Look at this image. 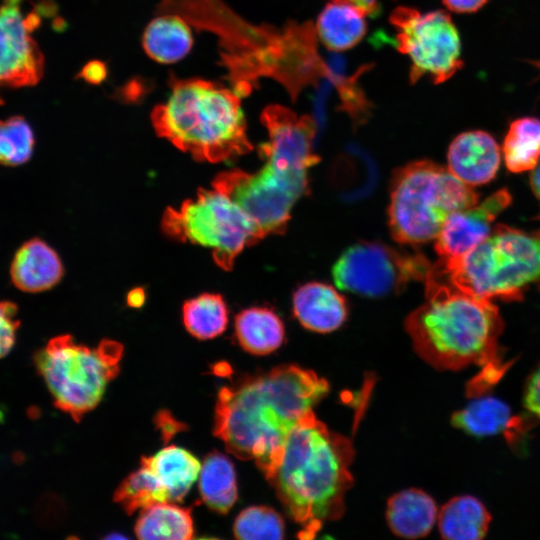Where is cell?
Returning <instances> with one entry per match:
<instances>
[{
  "mask_svg": "<svg viewBox=\"0 0 540 540\" xmlns=\"http://www.w3.org/2000/svg\"><path fill=\"white\" fill-rule=\"evenodd\" d=\"M328 392L327 380L293 364L246 376L219 390L213 433L268 479L289 434Z\"/></svg>",
  "mask_w": 540,
  "mask_h": 540,
  "instance_id": "obj_1",
  "label": "cell"
},
{
  "mask_svg": "<svg viewBox=\"0 0 540 540\" xmlns=\"http://www.w3.org/2000/svg\"><path fill=\"white\" fill-rule=\"evenodd\" d=\"M351 439L328 429L314 411L289 434L280 459L267 479L300 537L313 538L327 521L339 519L353 484Z\"/></svg>",
  "mask_w": 540,
  "mask_h": 540,
  "instance_id": "obj_2",
  "label": "cell"
},
{
  "mask_svg": "<svg viewBox=\"0 0 540 540\" xmlns=\"http://www.w3.org/2000/svg\"><path fill=\"white\" fill-rule=\"evenodd\" d=\"M424 282L425 301L405 320L418 356L438 370L496 366L504 327L497 306L456 288L433 265Z\"/></svg>",
  "mask_w": 540,
  "mask_h": 540,
  "instance_id": "obj_3",
  "label": "cell"
},
{
  "mask_svg": "<svg viewBox=\"0 0 540 540\" xmlns=\"http://www.w3.org/2000/svg\"><path fill=\"white\" fill-rule=\"evenodd\" d=\"M151 121L160 137L198 161L218 163L253 148L238 95L205 80L175 81Z\"/></svg>",
  "mask_w": 540,
  "mask_h": 540,
  "instance_id": "obj_4",
  "label": "cell"
},
{
  "mask_svg": "<svg viewBox=\"0 0 540 540\" xmlns=\"http://www.w3.org/2000/svg\"><path fill=\"white\" fill-rule=\"evenodd\" d=\"M479 196L448 168L428 160L398 169L390 186L389 228L395 241L419 245L435 239L453 212L478 203Z\"/></svg>",
  "mask_w": 540,
  "mask_h": 540,
  "instance_id": "obj_5",
  "label": "cell"
},
{
  "mask_svg": "<svg viewBox=\"0 0 540 540\" xmlns=\"http://www.w3.org/2000/svg\"><path fill=\"white\" fill-rule=\"evenodd\" d=\"M435 268L456 288L476 297L519 300L540 279V238L505 225L461 257Z\"/></svg>",
  "mask_w": 540,
  "mask_h": 540,
  "instance_id": "obj_6",
  "label": "cell"
},
{
  "mask_svg": "<svg viewBox=\"0 0 540 540\" xmlns=\"http://www.w3.org/2000/svg\"><path fill=\"white\" fill-rule=\"evenodd\" d=\"M122 355V344L114 340L90 348L65 334L50 339L34 361L54 405L78 422L100 403L119 373Z\"/></svg>",
  "mask_w": 540,
  "mask_h": 540,
  "instance_id": "obj_7",
  "label": "cell"
},
{
  "mask_svg": "<svg viewBox=\"0 0 540 540\" xmlns=\"http://www.w3.org/2000/svg\"><path fill=\"white\" fill-rule=\"evenodd\" d=\"M162 228L176 240L210 248L215 263L224 270L232 269L246 246L265 237L236 202L215 188H200L194 199L167 208Z\"/></svg>",
  "mask_w": 540,
  "mask_h": 540,
  "instance_id": "obj_8",
  "label": "cell"
},
{
  "mask_svg": "<svg viewBox=\"0 0 540 540\" xmlns=\"http://www.w3.org/2000/svg\"><path fill=\"white\" fill-rule=\"evenodd\" d=\"M396 31V48L411 61L410 82L429 76L434 84L449 80L464 63L459 31L444 10L422 13L399 6L389 17Z\"/></svg>",
  "mask_w": 540,
  "mask_h": 540,
  "instance_id": "obj_9",
  "label": "cell"
},
{
  "mask_svg": "<svg viewBox=\"0 0 540 540\" xmlns=\"http://www.w3.org/2000/svg\"><path fill=\"white\" fill-rule=\"evenodd\" d=\"M422 254L398 251L381 243L348 248L333 267L337 286L368 297L399 292L412 281H425L431 268Z\"/></svg>",
  "mask_w": 540,
  "mask_h": 540,
  "instance_id": "obj_10",
  "label": "cell"
},
{
  "mask_svg": "<svg viewBox=\"0 0 540 540\" xmlns=\"http://www.w3.org/2000/svg\"><path fill=\"white\" fill-rule=\"evenodd\" d=\"M21 1L0 5V89L34 85L43 74V55L30 37Z\"/></svg>",
  "mask_w": 540,
  "mask_h": 540,
  "instance_id": "obj_11",
  "label": "cell"
},
{
  "mask_svg": "<svg viewBox=\"0 0 540 540\" xmlns=\"http://www.w3.org/2000/svg\"><path fill=\"white\" fill-rule=\"evenodd\" d=\"M510 203V193L501 189L480 204L450 214L435 238V250L440 259L461 257L485 240L490 235L492 222Z\"/></svg>",
  "mask_w": 540,
  "mask_h": 540,
  "instance_id": "obj_12",
  "label": "cell"
},
{
  "mask_svg": "<svg viewBox=\"0 0 540 540\" xmlns=\"http://www.w3.org/2000/svg\"><path fill=\"white\" fill-rule=\"evenodd\" d=\"M448 170L469 186L491 181L500 166V147L494 137L483 130H470L457 135L448 153Z\"/></svg>",
  "mask_w": 540,
  "mask_h": 540,
  "instance_id": "obj_13",
  "label": "cell"
},
{
  "mask_svg": "<svg viewBox=\"0 0 540 540\" xmlns=\"http://www.w3.org/2000/svg\"><path fill=\"white\" fill-rule=\"evenodd\" d=\"M63 272L56 251L39 238L30 239L18 249L10 268L13 284L30 293L52 288L61 280Z\"/></svg>",
  "mask_w": 540,
  "mask_h": 540,
  "instance_id": "obj_14",
  "label": "cell"
},
{
  "mask_svg": "<svg viewBox=\"0 0 540 540\" xmlns=\"http://www.w3.org/2000/svg\"><path fill=\"white\" fill-rule=\"evenodd\" d=\"M293 312L306 329L329 333L338 329L346 320L347 305L344 297L332 286L311 282L294 293Z\"/></svg>",
  "mask_w": 540,
  "mask_h": 540,
  "instance_id": "obj_15",
  "label": "cell"
},
{
  "mask_svg": "<svg viewBox=\"0 0 540 540\" xmlns=\"http://www.w3.org/2000/svg\"><path fill=\"white\" fill-rule=\"evenodd\" d=\"M438 516L434 499L421 489L410 488L392 495L387 502L386 519L397 536L416 539L426 536Z\"/></svg>",
  "mask_w": 540,
  "mask_h": 540,
  "instance_id": "obj_16",
  "label": "cell"
},
{
  "mask_svg": "<svg viewBox=\"0 0 540 540\" xmlns=\"http://www.w3.org/2000/svg\"><path fill=\"white\" fill-rule=\"evenodd\" d=\"M140 463L152 472L170 502H179L186 496L201 470L199 460L176 445L166 446L151 456L142 457Z\"/></svg>",
  "mask_w": 540,
  "mask_h": 540,
  "instance_id": "obj_17",
  "label": "cell"
},
{
  "mask_svg": "<svg viewBox=\"0 0 540 540\" xmlns=\"http://www.w3.org/2000/svg\"><path fill=\"white\" fill-rule=\"evenodd\" d=\"M365 16L350 4L331 1L317 18V34L328 50L346 51L364 37L367 31Z\"/></svg>",
  "mask_w": 540,
  "mask_h": 540,
  "instance_id": "obj_18",
  "label": "cell"
},
{
  "mask_svg": "<svg viewBox=\"0 0 540 540\" xmlns=\"http://www.w3.org/2000/svg\"><path fill=\"white\" fill-rule=\"evenodd\" d=\"M437 522L444 539L479 540L488 532L491 515L479 499L464 495L444 504L438 512Z\"/></svg>",
  "mask_w": 540,
  "mask_h": 540,
  "instance_id": "obj_19",
  "label": "cell"
},
{
  "mask_svg": "<svg viewBox=\"0 0 540 540\" xmlns=\"http://www.w3.org/2000/svg\"><path fill=\"white\" fill-rule=\"evenodd\" d=\"M235 335L245 351L262 356L282 345L285 329L274 311L265 307H252L242 310L236 316Z\"/></svg>",
  "mask_w": 540,
  "mask_h": 540,
  "instance_id": "obj_20",
  "label": "cell"
},
{
  "mask_svg": "<svg viewBox=\"0 0 540 540\" xmlns=\"http://www.w3.org/2000/svg\"><path fill=\"white\" fill-rule=\"evenodd\" d=\"M134 532L143 540H188L193 538L191 510L174 502L157 503L141 510Z\"/></svg>",
  "mask_w": 540,
  "mask_h": 540,
  "instance_id": "obj_21",
  "label": "cell"
},
{
  "mask_svg": "<svg viewBox=\"0 0 540 540\" xmlns=\"http://www.w3.org/2000/svg\"><path fill=\"white\" fill-rule=\"evenodd\" d=\"M199 491L204 503L213 511L226 514L238 497L234 465L222 453H209L199 473Z\"/></svg>",
  "mask_w": 540,
  "mask_h": 540,
  "instance_id": "obj_22",
  "label": "cell"
},
{
  "mask_svg": "<svg viewBox=\"0 0 540 540\" xmlns=\"http://www.w3.org/2000/svg\"><path fill=\"white\" fill-rule=\"evenodd\" d=\"M142 42L150 58L161 63H172L189 52L193 39L189 26L182 18L164 15L148 24Z\"/></svg>",
  "mask_w": 540,
  "mask_h": 540,
  "instance_id": "obj_23",
  "label": "cell"
},
{
  "mask_svg": "<svg viewBox=\"0 0 540 540\" xmlns=\"http://www.w3.org/2000/svg\"><path fill=\"white\" fill-rule=\"evenodd\" d=\"M454 427L473 436H489L516 428V419L507 404L486 396L480 397L452 415Z\"/></svg>",
  "mask_w": 540,
  "mask_h": 540,
  "instance_id": "obj_24",
  "label": "cell"
},
{
  "mask_svg": "<svg viewBox=\"0 0 540 540\" xmlns=\"http://www.w3.org/2000/svg\"><path fill=\"white\" fill-rule=\"evenodd\" d=\"M502 151L509 171L532 170L540 161V119L524 116L513 120L504 137Z\"/></svg>",
  "mask_w": 540,
  "mask_h": 540,
  "instance_id": "obj_25",
  "label": "cell"
},
{
  "mask_svg": "<svg viewBox=\"0 0 540 540\" xmlns=\"http://www.w3.org/2000/svg\"><path fill=\"white\" fill-rule=\"evenodd\" d=\"M183 322L197 339H212L226 329L228 308L221 295L204 293L184 303Z\"/></svg>",
  "mask_w": 540,
  "mask_h": 540,
  "instance_id": "obj_26",
  "label": "cell"
},
{
  "mask_svg": "<svg viewBox=\"0 0 540 540\" xmlns=\"http://www.w3.org/2000/svg\"><path fill=\"white\" fill-rule=\"evenodd\" d=\"M114 501L127 514L157 503L170 502L169 497L152 472L143 464L129 474L114 493Z\"/></svg>",
  "mask_w": 540,
  "mask_h": 540,
  "instance_id": "obj_27",
  "label": "cell"
},
{
  "mask_svg": "<svg viewBox=\"0 0 540 540\" xmlns=\"http://www.w3.org/2000/svg\"><path fill=\"white\" fill-rule=\"evenodd\" d=\"M233 532L240 540H280L285 536V523L271 507L250 506L235 519Z\"/></svg>",
  "mask_w": 540,
  "mask_h": 540,
  "instance_id": "obj_28",
  "label": "cell"
},
{
  "mask_svg": "<svg viewBox=\"0 0 540 540\" xmlns=\"http://www.w3.org/2000/svg\"><path fill=\"white\" fill-rule=\"evenodd\" d=\"M35 139L28 122L20 116L0 121V164L17 166L32 156Z\"/></svg>",
  "mask_w": 540,
  "mask_h": 540,
  "instance_id": "obj_29",
  "label": "cell"
},
{
  "mask_svg": "<svg viewBox=\"0 0 540 540\" xmlns=\"http://www.w3.org/2000/svg\"><path fill=\"white\" fill-rule=\"evenodd\" d=\"M19 326L18 307L13 302L0 301V358L13 348Z\"/></svg>",
  "mask_w": 540,
  "mask_h": 540,
  "instance_id": "obj_30",
  "label": "cell"
},
{
  "mask_svg": "<svg viewBox=\"0 0 540 540\" xmlns=\"http://www.w3.org/2000/svg\"><path fill=\"white\" fill-rule=\"evenodd\" d=\"M527 410L540 418V367L529 378L524 392Z\"/></svg>",
  "mask_w": 540,
  "mask_h": 540,
  "instance_id": "obj_31",
  "label": "cell"
},
{
  "mask_svg": "<svg viewBox=\"0 0 540 540\" xmlns=\"http://www.w3.org/2000/svg\"><path fill=\"white\" fill-rule=\"evenodd\" d=\"M442 3L452 12L459 14L475 13L482 9L488 0H441Z\"/></svg>",
  "mask_w": 540,
  "mask_h": 540,
  "instance_id": "obj_32",
  "label": "cell"
},
{
  "mask_svg": "<svg viewBox=\"0 0 540 540\" xmlns=\"http://www.w3.org/2000/svg\"><path fill=\"white\" fill-rule=\"evenodd\" d=\"M105 65L100 61H91L82 69L80 76L89 83L99 84L106 77Z\"/></svg>",
  "mask_w": 540,
  "mask_h": 540,
  "instance_id": "obj_33",
  "label": "cell"
},
{
  "mask_svg": "<svg viewBox=\"0 0 540 540\" xmlns=\"http://www.w3.org/2000/svg\"><path fill=\"white\" fill-rule=\"evenodd\" d=\"M331 1L350 4L360 9L366 16H374L379 13L380 2L382 0H331Z\"/></svg>",
  "mask_w": 540,
  "mask_h": 540,
  "instance_id": "obj_34",
  "label": "cell"
},
{
  "mask_svg": "<svg viewBox=\"0 0 540 540\" xmlns=\"http://www.w3.org/2000/svg\"><path fill=\"white\" fill-rule=\"evenodd\" d=\"M145 301V293L142 288H136L130 291L127 296V303L130 307H141Z\"/></svg>",
  "mask_w": 540,
  "mask_h": 540,
  "instance_id": "obj_35",
  "label": "cell"
},
{
  "mask_svg": "<svg viewBox=\"0 0 540 540\" xmlns=\"http://www.w3.org/2000/svg\"><path fill=\"white\" fill-rule=\"evenodd\" d=\"M530 184L534 194L540 199V161L532 169Z\"/></svg>",
  "mask_w": 540,
  "mask_h": 540,
  "instance_id": "obj_36",
  "label": "cell"
},
{
  "mask_svg": "<svg viewBox=\"0 0 540 540\" xmlns=\"http://www.w3.org/2000/svg\"><path fill=\"white\" fill-rule=\"evenodd\" d=\"M525 62L529 63L531 66H534L536 70L539 71V74L537 75V77L533 80V82L537 81L540 79V60H525Z\"/></svg>",
  "mask_w": 540,
  "mask_h": 540,
  "instance_id": "obj_37",
  "label": "cell"
}]
</instances>
